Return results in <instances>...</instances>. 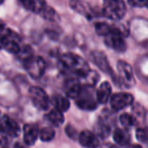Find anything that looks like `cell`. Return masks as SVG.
<instances>
[{"instance_id":"6da1fadb","label":"cell","mask_w":148,"mask_h":148,"mask_svg":"<svg viewBox=\"0 0 148 148\" xmlns=\"http://www.w3.org/2000/svg\"><path fill=\"white\" fill-rule=\"evenodd\" d=\"M60 70L62 73L74 74L78 78H82L90 71V67L83 58L72 53L64 54L59 64Z\"/></svg>"},{"instance_id":"7a4b0ae2","label":"cell","mask_w":148,"mask_h":148,"mask_svg":"<svg viewBox=\"0 0 148 148\" xmlns=\"http://www.w3.org/2000/svg\"><path fill=\"white\" fill-rule=\"evenodd\" d=\"M76 103L80 109L86 111H93L97 108L98 101L97 97H95V91L92 86L82 85V88L76 99Z\"/></svg>"},{"instance_id":"3957f363","label":"cell","mask_w":148,"mask_h":148,"mask_svg":"<svg viewBox=\"0 0 148 148\" xmlns=\"http://www.w3.org/2000/svg\"><path fill=\"white\" fill-rule=\"evenodd\" d=\"M103 12L112 20H120L124 17L126 6L123 0H104Z\"/></svg>"},{"instance_id":"277c9868","label":"cell","mask_w":148,"mask_h":148,"mask_svg":"<svg viewBox=\"0 0 148 148\" xmlns=\"http://www.w3.org/2000/svg\"><path fill=\"white\" fill-rule=\"evenodd\" d=\"M124 36L125 34L121 32V30L112 26L110 33L105 36V44L116 52H124L126 50Z\"/></svg>"},{"instance_id":"5b68a950","label":"cell","mask_w":148,"mask_h":148,"mask_svg":"<svg viewBox=\"0 0 148 148\" xmlns=\"http://www.w3.org/2000/svg\"><path fill=\"white\" fill-rule=\"evenodd\" d=\"M29 97L33 106L38 110H47L49 108V101L47 94L40 87L33 86L29 89Z\"/></svg>"},{"instance_id":"8992f818","label":"cell","mask_w":148,"mask_h":148,"mask_svg":"<svg viewBox=\"0 0 148 148\" xmlns=\"http://www.w3.org/2000/svg\"><path fill=\"white\" fill-rule=\"evenodd\" d=\"M24 67H25L26 71L28 74L33 78H39L42 76L45 70V64L41 58L38 57H32L28 61L24 63Z\"/></svg>"},{"instance_id":"52a82bcc","label":"cell","mask_w":148,"mask_h":148,"mask_svg":"<svg viewBox=\"0 0 148 148\" xmlns=\"http://www.w3.org/2000/svg\"><path fill=\"white\" fill-rule=\"evenodd\" d=\"M133 101L134 99H133L132 94L127 92H120L115 93L110 97V105H111L112 109L115 111H121V110L132 105Z\"/></svg>"},{"instance_id":"ba28073f","label":"cell","mask_w":148,"mask_h":148,"mask_svg":"<svg viewBox=\"0 0 148 148\" xmlns=\"http://www.w3.org/2000/svg\"><path fill=\"white\" fill-rule=\"evenodd\" d=\"M0 131L8 136L17 137L19 135L20 129L15 121L8 116H3L0 120Z\"/></svg>"},{"instance_id":"9c48e42d","label":"cell","mask_w":148,"mask_h":148,"mask_svg":"<svg viewBox=\"0 0 148 148\" xmlns=\"http://www.w3.org/2000/svg\"><path fill=\"white\" fill-rule=\"evenodd\" d=\"M118 70L120 74L121 80L125 83L126 86H131L134 83V76H133L132 68L128 63L125 61H119L118 62Z\"/></svg>"},{"instance_id":"30bf717a","label":"cell","mask_w":148,"mask_h":148,"mask_svg":"<svg viewBox=\"0 0 148 148\" xmlns=\"http://www.w3.org/2000/svg\"><path fill=\"white\" fill-rule=\"evenodd\" d=\"M79 142L82 146L86 148H98L100 145L99 139L96 134L92 133L91 131H83L79 135Z\"/></svg>"},{"instance_id":"8fae6325","label":"cell","mask_w":148,"mask_h":148,"mask_svg":"<svg viewBox=\"0 0 148 148\" xmlns=\"http://www.w3.org/2000/svg\"><path fill=\"white\" fill-rule=\"evenodd\" d=\"M91 57L94 63H95L102 71H104L105 73H108V74H112L111 67H110L109 63H108V60H107V58H106L105 54H103L102 52H99V51H94V52H92Z\"/></svg>"},{"instance_id":"7c38bea8","label":"cell","mask_w":148,"mask_h":148,"mask_svg":"<svg viewBox=\"0 0 148 148\" xmlns=\"http://www.w3.org/2000/svg\"><path fill=\"white\" fill-rule=\"evenodd\" d=\"M38 128L36 125L27 124L23 127V139L26 145H33L38 137Z\"/></svg>"},{"instance_id":"4fadbf2b","label":"cell","mask_w":148,"mask_h":148,"mask_svg":"<svg viewBox=\"0 0 148 148\" xmlns=\"http://www.w3.org/2000/svg\"><path fill=\"white\" fill-rule=\"evenodd\" d=\"M70 6L72 9H74L76 12L82 14V15L86 16L88 18H91L93 16V12L90 7V5L87 2L83 1V0H71Z\"/></svg>"},{"instance_id":"5bb4252c","label":"cell","mask_w":148,"mask_h":148,"mask_svg":"<svg viewBox=\"0 0 148 148\" xmlns=\"http://www.w3.org/2000/svg\"><path fill=\"white\" fill-rule=\"evenodd\" d=\"M112 88L110 83L103 82L98 88L97 92H96V97H97V101L100 104H106L111 97Z\"/></svg>"},{"instance_id":"9a60e30c","label":"cell","mask_w":148,"mask_h":148,"mask_svg":"<svg viewBox=\"0 0 148 148\" xmlns=\"http://www.w3.org/2000/svg\"><path fill=\"white\" fill-rule=\"evenodd\" d=\"M82 88V83L79 79H70L66 84V93L68 97L77 99Z\"/></svg>"},{"instance_id":"2e32d148","label":"cell","mask_w":148,"mask_h":148,"mask_svg":"<svg viewBox=\"0 0 148 148\" xmlns=\"http://www.w3.org/2000/svg\"><path fill=\"white\" fill-rule=\"evenodd\" d=\"M114 141L120 146H127L130 143V134L126 130L116 129L113 134Z\"/></svg>"},{"instance_id":"e0dca14e","label":"cell","mask_w":148,"mask_h":148,"mask_svg":"<svg viewBox=\"0 0 148 148\" xmlns=\"http://www.w3.org/2000/svg\"><path fill=\"white\" fill-rule=\"evenodd\" d=\"M53 105H55V109L58 111L64 113L68 111L70 108V101L66 97H62V95H55L53 97Z\"/></svg>"},{"instance_id":"ac0fdd59","label":"cell","mask_w":148,"mask_h":148,"mask_svg":"<svg viewBox=\"0 0 148 148\" xmlns=\"http://www.w3.org/2000/svg\"><path fill=\"white\" fill-rule=\"evenodd\" d=\"M47 120L53 125H55V126H60L64 121L62 113L58 111V110H56V109L51 110V111L47 114Z\"/></svg>"},{"instance_id":"d6986e66","label":"cell","mask_w":148,"mask_h":148,"mask_svg":"<svg viewBox=\"0 0 148 148\" xmlns=\"http://www.w3.org/2000/svg\"><path fill=\"white\" fill-rule=\"evenodd\" d=\"M16 55H17L18 59L23 62V63H25L26 61H28L32 57H34V53H33V50L31 49L30 46H24V47L20 48V50Z\"/></svg>"},{"instance_id":"ffe728a7","label":"cell","mask_w":148,"mask_h":148,"mask_svg":"<svg viewBox=\"0 0 148 148\" xmlns=\"http://www.w3.org/2000/svg\"><path fill=\"white\" fill-rule=\"evenodd\" d=\"M81 80H83V83L84 85H88V86H93L97 83L98 79H99V75L96 73L95 71H90L87 73L85 76H83L82 78H80Z\"/></svg>"},{"instance_id":"44dd1931","label":"cell","mask_w":148,"mask_h":148,"mask_svg":"<svg viewBox=\"0 0 148 148\" xmlns=\"http://www.w3.org/2000/svg\"><path fill=\"white\" fill-rule=\"evenodd\" d=\"M120 123L124 128L129 129L136 125V120L130 114H122L120 116Z\"/></svg>"},{"instance_id":"7402d4cb","label":"cell","mask_w":148,"mask_h":148,"mask_svg":"<svg viewBox=\"0 0 148 148\" xmlns=\"http://www.w3.org/2000/svg\"><path fill=\"white\" fill-rule=\"evenodd\" d=\"M55 130L49 127H45V128H42L40 131L38 132V136L39 138L41 139L45 142H47V141H51L53 138H55Z\"/></svg>"},{"instance_id":"603a6c76","label":"cell","mask_w":148,"mask_h":148,"mask_svg":"<svg viewBox=\"0 0 148 148\" xmlns=\"http://www.w3.org/2000/svg\"><path fill=\"white\" fill-rule=\"evenodd\" d=\"M40 14L42 15L43 18H45L47 20H51V22H57V20H59V14L51 6H47Z\"/></svg>"},{"instance_id":"cb8c5ba5","label":"cell","mask_w":148,"mask_h":148,"mask_svg":"<svg viewBox=\"0 0 148 148\" xmlns=\"http://www.w3.org/2000/svg\"><path fill=\"white\" fill-rule=\"evenodd\" d=\"M95 28H96V32H97L100 36L105 37L106 35H108L110 33L112 26L105 24V22H97V24H95Z\"/></svg>"},{"instance_id":"d4e9b609","label":"cell","mask_w":148,"mask_h":148,"mask_svg":"<svg viewBox=\"0 0 148 148\" xmlns=\"http://www.w3.org/2000/svg\"><path fill=\"white\" fill-rule=\"evenodd\" d=\"M96 131H97V134L100 137L106 138L110 134V127L108 125H106L104 122H100L96 127Z\"/></svg>"},{"instance_id":"484cf974","label":"cell","mask_w":148,"mask_h":148,"mask_svg":"<svg viewBox=\"0 0 148 148\" xmlns=\"http://www.w3.org/2000/svg\"><path fill=\"white\" fill-rule=\"evenodd\" d=\"M47 2H45V0H34V1H33V5H32L31 11L40 14L41 12L45 10V8L47 7Z\"/></svg>"},{"instance_id":"4316f807","label":"cell","mask_w":148,"mask_h":148,"mask_svg":"<svg viewBox=\"0 0 148 148\" xmlns=\"http://www.w3.org/2000/svg\"><path fill=\"white\" fill-rule=\"evenodd\" d=\"M136 138L141 142H146L148 140V134L144 129H138L136 131Z\"/></svg>"},{"instance_id":"83f0119b","label":"cell","mask_w":148,"mask_h":148,"mask_svg":"<svg viewBox=\"0 0 148 148\" xmlns=\"http://www.w3.org/2000/svg\"><path fill=\"white\" fill-rule=\"evenodd\" d=\"M128 3L133 7H143L148 4V0H128Z\"/></svg>"},{"instance_id":"f1b7e54d","label":"cell","mask_w":148,"mask_h":148,"mask_svg":"<svg viewBox=\"0 0 148 148\" xmlns=\"http://www.w3.org/2000/svg\"><path fill=\"white\" fill-rule=\"evenodd\" d=\"M66 134H68V136L71 137L72 139H76L77 137H78V133H77L76 129L73 128L70 125L66 128Z\"/></svg>"},{"instance_id":"f546056e","label":"cell","mask_w":148,"mask_h":148,"mask_svg":"<svg viewBox=\"0 0 148 148\" xmlns=\"http://www.w3.org/2000/svg\"><path fill=\"white\" fill-rule=\"evenodd\" d=\"M33 1H34V0H19V2L23 5V7H25L26 9H28V10L32 9Z\"/></svg>"},{"instance_id":"4dcf8cb0","label":"cell","mask_w":148,"mask_h":148,"mask_svg":"<svg viewBox=\"0 0 148 148\" xmlns=\"http://www.w3.org/2000/svg\"><path fill=\"white\" fill-rule=\"evenodd\" d=\"M5 41H6V30L2 34H0V49H3L4 48Z\"/></svg>"},{"instance_id":"1f68e13d","label":"cell","mask_w":148,"mask_h":148,"mask_svg":"<svg viewBox=\"0 0 148 148\" xmlns=\"http://www.w3.org/2000/svg\"><path fill=\"white\" fill-rule=\"evenodd\" d=\"M6 135L0 131V144H5L6 143Z\"/></svg>"},{"instance_id":"d6a6232c","label":"cell","mask_w":148,"mask_h":148,"mask_svg":"<svg viewBox=\"0 0 148 148\" xmlns=\"http://www.w3.org/2000/svg\"><path fill=\"white\" fill-rule=\"evenodd\" d=\"M102 148H119L117 147L116 145H113V144H110V143H106V144H104Z\"/></svg>"},{"instance_id":"836d02e7","label":"cell","mask_w":148,"mask_h":148,"mask_svg":"<svg viewBox=\"0 0 148 148\" xmlns=\"http://www.w3.org/2000/svg\"><path fill=\"white\" fill-rule=\"evenodd\" d=\"M4 31H5V24H4V22L0 19V34H2Z\"/></svg>"},{"instance_id":"e575fe53","label":"cell","mask_w":148,"mask_h":148,"mask_svg":"<svg viewBox=\"0 0 148 148\" xmlns=\"http://www.w3.org/2000/svg\"><path fill=\"white\" fill-rule=\"evenodd\" d=\"M126 148H142V147L138 144H128L126 146Z\"/></svg>"},{"instance_id":"d590c367","label":"cell","mask_w":148,"mask_h":148,"mask_svg":"<svg viewBox=\"0 0 148 148\" xmlns=\"http://www.w3.org/2000/svg\"><path fill=\"white\" fill-rule=\"evenodd\" d=\"M3 1H4V0H0V5H1V4L3 3Z\"/></svg>"},{"instance_id":"8d00e7d4","label":"cell","mask_w":148,"mask_h":148,"mask_svg":"<svg viewBox=\"0 0 148 148\" xmlns=\"http://www.w3.org/2000/svg\"><path fill=\"white\" fill-rule=\"evenodd\" d=\"M147 5H148V4H147Z\"/></svg>"}]
</instances>
